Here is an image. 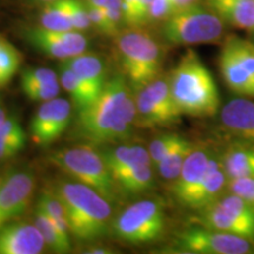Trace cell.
Wrapping results in <instances>:
<instances>
[{
	"instance_id": "cell-1",
	"label": "cell",
	"mask_w": 254,
	"mask_h": 254,
	"mask_svg": "<svg viewBox=\"0 0 254 254\" xmlns=\"http://www.w3.org/2000/svg\"><path fill=\"white\" fill-rule=\"evenodd\" d=\"M135 117V100L127 79L116 75L90 105L79 110L75 132L95 144L124 140L131 134Z\"/></svg>"
},
{
	"instance_id": "cell-2",
	"label": "cell",
	"mask_w": 254,
	"mask_h": 254,
	"mask_svg": "<svg viewBox=\"0 0 254 254\" xmlns=\"http://www.w3.org/2000/svg\"><path fill=\"white\" fill-rule=\"evenodd\" d=\"M171 93L182 114L209 118L220 109L218 87L199 55L187 50L168 75Z\"/></svg>"
},
{
	"instance_id": "cell-3",
	"label": "cell",
	"mask_w": 254,
	"mask_h": 254,
	"mask_svg": "<svg viewBox=\"0 0 254 254\" xmlns=\"http://www.w3.org/2000/svg\"><path fill=\"white\" fill-rule=\"evenodd\" d=\"M65 206L69 232L77 239L90 241L107 231L112 207L105 196L79 182H60L56 190Z\"/></svg>"
},
{
	"instance_id": "cell-4",
	"label": "cell",
	"mask_w": 254,
	"mask_h": 254,
	"mask_svg": "<svg viewBox=\"0 0 254 254\" xmlns=\"http://www.w3.org/2000/svg\"><path fill=\"white\" fill-rule=\"evenodd\" d=\"M117 50L125 78L134 90L139 91L161 75L163 51L147 32L132 28L120 34Z\"/></svg>"
},
{
	"instance_id": "cell-5",
	"label": "cell",
	"mask_w": 254,
	"mask_h": 254,
	"mask_svg": "<svg viewBox=\"0 0 254 254\" xmlns=\"http://www.w3.org/2000/svg\"><path fill=\"white\" fill-rule=\"evenodd\" d=\"M161 33L171 45L211 44L224 34V20L212 9L198 4L173 12L164 20Z\"/></svg>"
},
{
	"instance_id": "cell-6",
	"label": "cell",
	"mask_w": 254,
	"mask_h": 254,
	"mask_svg": "<svg viewBox=\"0 0 254 254\" xmlns=\"http://www.w3.org/2000/svg\"><path fill=\"white\" fill-rule=\"evenodd\" d=\"M52 161L64 172L97 190L109 201L116 199V186L112 174L103 155L87 146L66 148L52 154Z\"/></svg>"
},
{
	"instance_id": "cell-7",
	"label": "cell",
	"mask_w": 254,
	"mask_h": 254,
	"mask_svg": "<svg viewBox=\"0 0 254 254\" xmlns=\"http://www.w3.org/2000/svg\"><path fill=\"white\" fill-rule=\"evenodd\" d=\"M166 218L163 206L157 200H140L127 207L113 222L117 237L126 243L140 245L163 236Z\"/></svg>"
},
{
	"instance_id": "cell-8",
	"label": "cell",
	"mask_w": 254,
	"mask_h": 254,
	"mask_svg": "<svg viewBox=\"0 0 254 254\" xmlns=\"http://www.w3.org/2000/svg\"><path fill=\"white\" fill-rule=\"evenodd\" d=\"M219 68L232 92L254 99V43L238 36L227 37L219 55Z\"/></svg>"
},
{
	"instance_id": "cell-9",
	"label": "cell",
	"mask_w": 254,
	"mask_h": 254,
	"mask_svg": "<svg viewBox=\"0 0 254 254\" xmlns=\"http://www.w3.org/2000/svg\"><path fill=\"white\" fill-rule=\"evenodd\" d=\"M199 225L254 240V206L233 193L200 209Z\"/></svg>"
},
{
	"instance_id": "cell-10",
	"label": "cell",
	"mask_w": 254,
	"mask_h": 254,
	"mask_svg": "<svg viewBox=\"0 0 254 254\" xmlns=\"http://www.w3.org/2000/svg\"><path fill=\"white\" fill-rule=\"evenodd\" d=\"M135 126L141 128L166 127L177 124L183 116L174 103L168 77L159 75L135 95Z\"/></svg>"
},
{
	"instance_id": "cell-11",
	"label": "cell",
	"mask_w": 254,
	"mask_h": 254,
	"mask_svg": "<svg viewBox=\"0 0 254 254\" xmlns=\"http://www.w3.org/2000/svg\"><path fill=\"white\" fill-rule=\"evenodd\" d=\"M179 252L196 254H247L254 252L246 238L201 226L185 228L178 234Z\"/></svg>"
},
{
	"instance_id": "cell-12",
	"label": "cell",
	"mask_w": 254,
	"mask_h": 254,
	"mask_svg": "<svg viewBox=\"0 0 254 254\" xmlns=\"http://www.w3.org/2000/svg\"><path fill=\"white\" fill-rule=\"evenodd\" d=\"M25 38L34 49L62 62L81 55L87 49L86 37L74 30L52 31L38 26L25 31Z\"/></svg>"
},
{
	"instance_id": "cell-13",
	"label": "cell",
	"mask_w": 254,
	"mask_h": 254,
	"mask_svg": "<svg viewBox=\"0 0 254 254\" xmlns=\"http://www.w3.org/2000/svg\"><path fill=\"white\" fill-rule=\"evenodd\" d=\"M71 113V103L63 98L41 104L30 125L32 140L39 146L52 144L67 129Z\"/></svg>"
},
{
	"instance_id": "cell-14",
	"label": "cell",
	"mask_w": 254,
	"mask_h": 254,
	"mask_svg": "<svg viewBox=\"0 0 254 254\" xmlns=\"http://www.w3.org/2000/svg\"><path fill=\"white\" fill-rule=\"evenodd\" d=\"M34 178L28 172H14L0 185V230L26 211L34 190Z\"/></svg>"
},
{
	"instance_id": "cell-15",
	"label": "cell",
	"mask_w": 254,
	"mask_h": 254,
	"mask_svg": "<svg viewBox=\"0 0 254 254\" xmlns=\"http://www.w3.org/2000/svg\"><path fill=\"white\" fill-rule=\"evenodd\" d=\"M212 154L207 148L194 147L184 163L179 176L173 180L172 194L184 207L189 206L192 195L204 182Z\"/></svg>"
},
{
	"instance_id": "cell-16",
	"label": "cell",
	"mask_w": 254,
	"mask_h": 254,
	"mask_svg": "<svg viewBox=\"0 0 254 254\" xmlns=\"http://www.w3.org/2000/svg\"><path fill=\"white\" fill-rule=\"evenodd\" d=\"M220 122L238 140L254 142V100L240 95L233 98L221 109Z\"/></svg>"
},
{
	"instance_id": "cell-17",
	"label": "cell",
	"mask_w": 254,
	"mask_h": 254,
	"mask_svg": "<svg viewBox=\"0 0 254 254\" xmlns=\"http://www.w3.org/2000/svg\"><path fill=\"white\" fill-rule=\"evenodd\" d=\"M45 246L36 225L9 222L0 230V254H39Z\"/></svg>"
},
{
	"instance_id": "cell-18",
	"label": "cell",
	"mask_w": 254,
	"mask_h": 254,
	"mask_svg": "<svg viewBox=\"0 0 254 254\" xmlns=\"http://www.w3.org/2000/svg\"><path fill=\"white\" fill-rule=\"evenodd\" d=\"M227 182L228 179L222 166L221 155L212 154L204 182L192 195L187 208L200 211L206 206L213 204L221 196L222 190L227 186Z\"/></svg>"
},
{
	"instance_id": "cell-19",
	"label": "cell",
	"mask_w": 254,
	"mask_h": 254,
	"mask_svg": "<svg viewBox=\"0 0 254 254\" xmlns=\"http://www.w3.org/2000/svg\"><path fill=\"white\" fill-rule=\"evenodd\" d=\"M227 179L254 178V142L236 139L221 155Z\"/></svg>"
},
{
	"instance_id": "cell-20",
	"label": "cell",
	"mask_w": 254,
	"mask_h": 254,
	"mask_svg": "<svg viewBox=\"0 0 254 254\" xmlns=\"http://www.w3.org/2000/svg\"><path fill=\"white\" fill-rule=\"evenodd\" d=\"M208 5L224 23L253 32L254 0H208Z\"/></svg>"
},
{
	"instance_id": "cell-21",
	"label": "cell",
	"mask_w": 254,
	"mask_h": 254,
	"mask_svg": "<svg viewBox=\"0 0 254 254\" xmlns=\"http://www.w3.org/2000/svg\"><path fill=\"white\" fill-rule=\"evenodd\" d=\"M62 63L67 65L97 93H100L106 84V69L104 62L94 55L81 53L72 58L63 60Z\"/></svg>"
},
{
	"instance_id": "cell-22",
	"label": "cell",
	"mask_w": 254,
	"mask_h": 254,
	"mask_svg": "<svg viewBox=\"0 0 254 254\" xmlns=\"http://www.w3.org/2000/svg\"><path fill=\"white\" fill-rule=\"evenodd\" d=\"M101 155H103L111 174L128 167L153 164L150 152L140 145L119 146L111 151L104 152Z\"/></svg>"
},
{
	"instance_id": "cell-23",
	"label": "cell",
	"mask_w": 254,
	"mask_h": 254,
	"mask_svg": "<svg viewBox=\"0 0 254 254\" xmlns=\"http://www.w3.org/2000/svg\"><path fill=\"white\" fill-rule=\"evenodd\" d=\"M59 80L78 110L86 107L100 94L92 90L77 73L64 63L59 65Z\"/></svg>"
},
{
	"instance_id": "cell-24",
	"label": "cell",
	"mask_w": 254,
	"mask_h": 254,
	"mask_svg": "<svg viewBox=\"0 0 254 254\" xmlns=\"http://www.w3.org/2000/svg\"><path fill=\"white\" fill-rule=\"evenodd\" d=\"M112 177L120 189L133 194L145 192L153 185V171L151 165H139L117 171L112 173Z\"/></svg>"
},
{
	"instance_id": "cell-25",
	"label": "cell",
	"mask_w": 254,
	"mask_h": 254,
	"mask_svg": "<svg viewBox=\"0 0 254 254\" xmlns=\"http://www.w3.org/2000/svg\"><path fill=\"white\" fill-rule=\"evenodd\" d=\"M194 144L190 142L185 136H180L176 145L165 155L163 160L159 163L158 170L160 176L166 180H174L179 176L185 160L190 152L194 150Z\"/></svg>"
},
{
	"instance_id": "cell-26",
	"label": "cell",
	"mask_w": 254,
	"mask_h": 254,
	"mask_svg": "<svg viewBox=\"0 0 254 254\" xmlns=\"http://www.w3.org/2000/svg\"><path fill=\"white\" fill-rule=\"evenodd\" d=\"M40 26L52 31H72L66 0L46 2L39 15Z\"/></svg>"
},
{
	"instance_id": "cell-27",
	"label": "cell",
	"mask_w": 254,
	"mask_h": 254,
	"mask_svg": "<svg viewBox=\"0 0 254 254\" xmlns=\"http://www.w3.org/2000/svg\"><path fill=\"white\" fill-rule=\"evenodd\" d=\"M37 208L40 209L43 213H45L53 221L57 230L60 232L63 237L69 239V227L67 217H66L65 206H64L63 201L57 195L56 192H47V190L43 192V194L38 200Z\"/></svg>"
},
{
	"instance_id": "cell-28",
	"label": "cell",
	"mask_w": 254,
	"mask_h": 254,
	"mask_svg": "<svg viewBox=\"0 0 254 254\" xmlns=\"http://www.w3.org/2000/svg\"><path fill=\"white\" fill-rule=\"evenodd\" d=\"M34 225L38 227L45 245L57 253H67L71 251V243L67 238L63 237L53 224V221L45 213L37 208V217Z\"/></svg>"
},
{
	"instance_id": "cell-29",
	"label": "cell",
	"mask_w": 254,
	"mask_h": 254,
	"mask_svg": "<svg viewBox=\"0 0 254 254\" xmlns=\"http://www.w3.org/2000/svg\"><path fill=\"white\" fill-rule=\"evenodd\" d=\"M21 55L15 47L0 36V65L4 85L9 84L21 65Z\"/></svg>"
},
{
	"instance_id": "cell-30",
	"label": "cell",
	"mask_w": 254,
	"mask_h": 254,
	"mask_svg": "<svg viewBox=\"0 0 254 254\" xmlns=\"http://www.w3.org/2000/svg\"><path fill=\"white\" fill-rule=\"evenodd\" d=\"M59 78L53 69L47 67H28L21 73V87L36 86L58 82Z\"/></svg>"
},
{
	"instance_id": "cell-31",
	"label": "cell",
	"mask_w": 254,
	"mask_h": 254,
	"mask_svg": "<svg viewBox=\"0 0 254 254\" xmlns=\"http://www.w3.org/2000/svg\"><path fill=\"white\" fill-rule=\"evenodd\" d=\"M73 30L84 32L92 26L86 2L84 0H66Z\"/></svg>"
},
{
	"instance_id": "cell-32",
	"label": "cell",
	"mask_w": 254,
	"mask_h": 254,
	"mask_svg": "<svg viewBox=\"0 0 254 254\" xmlns=\"http://www.w3.org/2000/svg\"><path fill=\"white\" fill-rule=\"evenodd\" d=\"M180 134L174 132H167L164 133V134L159 135L158 138H155L153 141L150 144V148H148V152H150L152 163L154 165H158L163 160L165 155H166L168 152H170L171 148L176 145V142L179 140Z\"/></svg>"
},
{
	"instance_id": "cell-33",
	"label": "cell",
	"mask_w": 254,
	"mask_h": 254,
	"mask_svg": "<svg viewBox=\"0 0 254 254\" xmlns=\"http://www.w3.org/2000/svg\"><path fill=\"white\" fill-rule=\"evenodd\" d=\"M26 97L32 101H45L52 100L58 97L60 92L59 82H53V84H45V85H36V86H26L21 87Z\"/></svg>"
},
{
	"instance_id": "cell-34",
	"label": "cell",
	"mask_w": 254,
	"mask_h": 254,
	"mask_svg": "<svg viewBox=\"0 0 254 254\" xmlns=\"http://www.w3.org/2000/svg\"><path fill=\"white\" fill-rule=\"evenodd\" d=\"M104 12L110 25L111 37H118L120 27L124 24L122 0H106Z\"/></svg>"
},
{
	"instance_id": "cell-35",
	"label": "cell",
	"mask_w": 254,
	"mask_h": 254,
	"mask_svg": "<svg viewBox=\"0 0 254 254\" xmlns=\"http://www.w3.org/2000/svg\"><path fill=\"white\" fill-rule=\"evenodd\" d=\"M0 139L26 145V133L20 123L14 118H6L5 122L0 125Z\"/></svg>"
},
{
	"instance_id": "cell-36",
	"label": "cell",
	"mask_w": 254,
	"mask_h": 254,
	"mask_svg": "<svg viewBox=\"0 0 254 254\" xmlns=\"http://www.w3.org/2000/svg\"><path fill=\"white\" fill-rule=\"evenodd\" d=\"M227 187L230 193L245 199L254 206V178H236L228 179Z\"/></svg>"
},
{
	"instance_id": "cell-37",
	"label": "cell",
	"mask_w": 254,
	"mask_h": 254,
	"mask_svg": "<svg viewBox=\"0 0 254 254\" xmlns=\"http://www.w3.org/2000/svg\"><path fill=\"white\" fill-rule=\"evenodd\" d=\"M86 6H87V11H88V15H90L92 26L97 28V30L101 32V33L111 37L110 25L107 23V19H106V15H105L104 9L94 7V6H91L87 4Z\"/></svg>"
},
{
	"instance_id": "cell-38",
	"label": "cell",
	"mask_w": 254,
	"mask_h": 254,
	"mask_svg": "<svg viewBox=\"0 0 254 254\" xmlns=\"http://www.w3.org/2000/svg\"><path fill=\"white\" fill-rule=\"evenodd\" d=\"M173 13L172 0H152L151 21L165 20Z\"/></svg>"
},
{
	"instance_id": "cell-39",
	"label": "cell",
	"mask_w": 254,
	"mask_h": 254,
	"mask_svg": "<svg viewBox=\"0 0 254 254\" xmlns=\"http://www.w3.org/2000/svg\"><path fill=\"white\" fill-rule=\"evenodd\" d=\"M124 24L131 28H138L136 12H138L139 0H122Z\"/></svg>"
},
{
	"instance_id": "cell-40",
	"label": "cell",
	"mask_w": 254,
	"mask_h": 254,
	"mask_svg": "<svg viewBox=\"0 0 254 254\" xmlns=\"http://www.w3.org/2000/svg\"><path fill=\"white\" fill-rule=\"evenodd\" d=\"M25 147V145L18 144V142L7 141L0 139V160L9 159L17 155Z\"/></svg>"
},
{
	"instance_id": "cell-41",
	"label": "cell",
	"mask_w": 254,
	"mask_h": 254,
	"mask_svg": "<svg viewBox=\"0 0 254 254\" xmlns=\"http://www.w3.org/2000/svg\"><path fill=\"white\" fill-rule=\"evenodd\" d=\"M199 0H172V5H173V12L179 11V9L186 8L189 6L195 5L198 4Z\"/></svg>"
},
{
	"instance_id": "cell-42",
	"label": "cell",
	"mask_w": 254,
	"mask_h": 254,
	"mask_svg": "<svg viewBox=\"0 0 254 254\" xmlns=\"http://www.w3.org/2000/svg\"><path fill=\"white\" fill-rule=\"evenodd\" d=\"M87 5L94 6V7L104 9L106 6V0H84Z\"/></svg>"
},
{
	"instance_id": "cell-43",
	"label": "cell",
	"mask_w": 254,
	"mask_h": 254,
	"mask_svg": "<svg viewBox=\"0 0 254 254\" xmlns=\"http://www.w3.org/2000/svg\"><path fill=\"white\" fill-rule=\"evenodd\" d=\"M87 253H92V254H109L111 253V251L106 247H92V249L88 251Z\"/></svg>"
},
{
	"instance_id": "cell-44",
	"label": "cell",
	"mask_w": 254,
	"mask_h": 254,
	"mask_svg": "<svg viewBox=\"0 0 254 254\" xmlns=\"http://www.w3.org/2000/svg\"><path fill=\"white\" fill-rule=\"evenodd\" d=\"M6 118H7V116H6V111L4 109V106H2L1 101H0V125L5 122Z\"/></svg>"
},
{
	"instance_id": "cell-45",
	"label": "cell",
	"mask_w": 254,
	"mask_h": 254,
	"mask_svg": "<svg viewBox=\"0 0 254 254\" xmlns=\"http://www.w3.org/2000/svg\"><path fill=\"white\" fill-rule=\"evenodd\" d=\"M5 85L2 82V75H1V65H0V88H4Z\"/></svg>"
},
{
	"instance_id": "cell-46",
	"label": "cell",
	"mask_w": 254,
	"mask_h": 254,
	"mask_svg": "<svg viewBox=\"0 0 254 254\" xmlns=\"http://www.w3.org/2000/svg\"><path fill=\"white\" fill-rule=\"evenodd\" d=\"M41 1H44V2H50V1H53V0H41Z\"/></svg>"
},
{
	"instance_id": "cell-47",
	"label": "cell",
	"mask_w": 254,
	"mask_h": 254,
	"mask_svg": "<svg viewBox=\"0 0 254 254\" xmlns=\"http://www.w3.org/2000/svg\"><path fill=\"white\" fill-rule=\"evenodd\" d=\"M253 33H254V30H253Z\"/></svg>"
}]
</instances>
